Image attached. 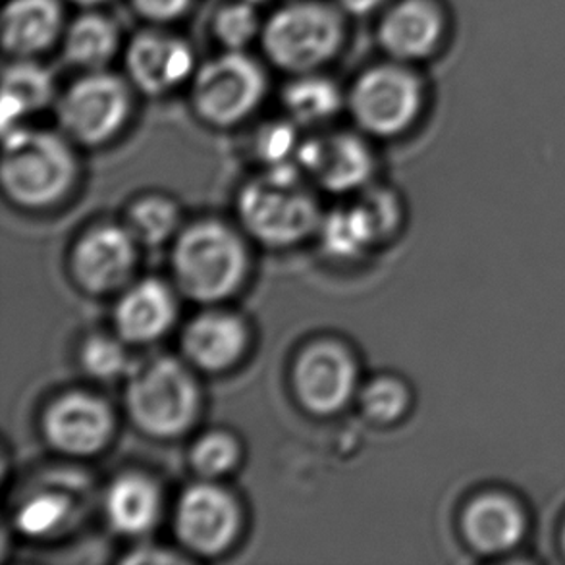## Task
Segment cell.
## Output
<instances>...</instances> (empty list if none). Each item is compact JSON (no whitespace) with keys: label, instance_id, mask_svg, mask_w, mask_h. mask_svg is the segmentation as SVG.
I'll return each instance as SVG.
<instances>
[{"label":"cell","instance_id":"cell-3","mask_svg":"<svg viewBox=\"0 0 565 565\" xmlns=\"http://www.w3.org/2000/svg\"><path fill=\"white\" fill-rule=\"evenodd\" d=\"M299 170L296 162L268 167L263 177L252 180L239 193V221L263 244H298L321 226V209Z\"/></svg>","mask_w":565,"mask_h":565},{"label":"cell","instance_id":"cell-33","mask_svg":"<svg viewBox=\"0 0 565 565\" xmlns=\"http://www.w3.org/2000/svg\"><path fill=\"white\" fill-rule=\"evenodd\" d=\"M348 18L367 20L371 15L381 14L388 7L390 0H334Z\"/></svg>","mask_w":565,"mask_h":565},{"label":"cell","instance_id":"cell-31","mask_svg":"<svg viewBox=\"0 0 565 565\" xmlns=\"http://www.w3.org/2000/svg\"><path fill=\"white\" fill-rule=\"evenodd\" d=\"M68 513L66 500L56 494H39L23 505L15 518V525L25 535H46L61 525Z\"/></svg>","mask_w":565,"mask_h":565},{"label":"cell","instance_id":"cell-10","mask_svg":"<svg viewBox=\"0 0 565 565\" xmlns=\"http://www.w3.org/2000/svg\"><path fill=\"white\" fill-rule=\"evenodd\" d=\"M242 525V513L228 490L199 482L180 497L174 531L185 551L213 558L228 551Z\"/></svg>","mask_w":565,"mask_h":565},{"label":"cell","instance_id":"cell-32","mask_svg":"<svg viewBox=\"0 0 565 565\" xmlns=\"http://www.w3.org/2000/svg\"><path fill=\"white\" fill-rule=\"evenodd\" d=\"M131 12L146 25L170 28L190 14L195 0H128Z\"/></svg>","mask_w":565,"mask_h":565},{"label":"cell","instance_id":"cell-11","mask_svg":"<svg viewBox=\"0 0 565 565\" xmlns=\"http://www.w3.org/2000/svg\"><path fill=\"white\" fill-rule=\"evenodd\" d=\"M291 386L307 412L332 415L350 404L358 386V365L348 348L321 340L299 353Z\"/></svg>","mask_w":565,"mask_h":565},{"label":"cell","instance_id":"cell-30","mask_svg":"<svg viewBox=\"0 0 565 565\" xmlns=\"http://www.w3.org/2000/svg\"><path fill=\"white\" fill-rule=\"evenodd\" d=\"M298 124L291 122L288 116L282 120L265 124L255 136V151L259 154L260 161L268 167L296 162V153L301 143L298 139Z\"/></svg>","mask_w":565,"mask_h":565},{"label":"cell","instance_id":"cell-19","mask_svg":"<svg viewBox=\"0 0 565 565\" xmlns=\"http://www.w3.org/2000/svg\"><path fill=\"white\" fill-rule=\"evenodd\" d=\"M177 313L172 288L157 278H146L134 284L116 303V332L128 344H149L167 334Z\"/></svg>","mask_w":565,"mask_h":565},{"label":"cell","instance_id":"cell-13","mask_svg":"<svg viewBox=\"0 0 565 565\" xmlns=\"http://www.w3.org/2000/svg\"><path fill=\"white\" fill-rule=\"evenodd\" d=\"M115 430V417L105 399L70 392L54 399L43 415L46 443L61 454L85 458L107 446Z\"/></svg>","mask_w":565,"mask_h":565},{"label":"cell","instance_id":"cell-26","mask_svg":"<svg viewBox=\"0 0 565 565\" xmlns=\"http://www.w3.org/2000/svg\"><path fill=\"white\" fill-rule=\"evenodd\" d=\"M180 213L170 199L149 195L139 199L128 214V230L138 244L161 245L178 228Z\"/></svg>","mask_w":565,"mask_h":565},{"label":"cell","instance_id":"cell-34","mask_svg":"<svg viewBox=\"0 0 565 565\" xmlns=\"http://www.w3.org/2000/svg\"><path fill=\"white\" fill-rule=\"evenodd\" d=\"M68 4H74V7L79 8V10H84V8H103L105 4H108L110 0H66Z\"/></svg>","mask_w":565,"mask_h":565},{"label":"cell","instance_id":"cell-24","mask_svg":"<svg viewBox=\"0 0 565 565\" xmlns=\"http://www.w3.org/2000/svg\"><path fill=\"white\" fill-rule=\"evenodd\" d=\"M319 232L324 252L338 259H353L365 252L369 245L382 239L375 214L369 209L365 199L358 205L337 209L322 216Z\"/></svg>","mask_w":565,"mask_h":565},{"label":"cell","instance_id":"cell-4","mask_svg":"<svg viewBox=\"0 0 565 565\" xmlns=\"http://www.w3.org/2000/svg\"><path fill=\"white\" fill-rule=\"evenodd\" d=\"M172 273L185 298L199 303L230 298L247 276L244 242L222 222H198L178 236Z\"/></svg>","mask_w":565,"mask_h":565},{"label":"cell","instance_id":"cell-21","mask_svg":"<svg viewBox=\"0 0 565 565\" xmlns=\"http://www.w3.org/2000/svg\"><path fill=\"white\" fill-rule=\"evenodd\" d=\"M161 510V489L147 475L118 477L105 498L108 523L120 535H146L157 525Z\"/></svg>","mask_w":565,"mask_h":565},{"label":"cell","instance_id":"cell-27","mask_svg":"<svg viewBox=\"0 0 565 565\" xmlns=\"http://www.w3.org/2000/svg\"><path fill=\"white\" fill-rule=\"evenodd\" d=\"M360 404L369 419L390 425L399 419L409 405V392L394 376H379L360 392Z\"/></svg>","mask_w":565,"mask_h":565},{"label":"cell","instance_id":"cell-9","mask_svg":"<svg viewBox=\"0 0 565 565\" xmlns=\"http://www.w3.org/2000/svg\"><path fill=\"white\" fill-rule=\"evenodd\" d=\"M124 76L143 97H164L188 87L198 70L195 51L188 39L169 28L146 25L124 45Z\"/></svg>","mask_w":565,"mask_h":565},{"label":"cell","instance_id":"cell-2","mask_svg":"<svg viewBox=\"0 0 565 565\" xmlns=\"http://www.w3.org/2000/svg\"><path fill=\"white\" fill-rule=\"evenodd\" d=\"M2 131V185L8 198L25 209H43L61 201L77 177L72 141L62 131L23 124Z\"/></svg>","mask_w":565,"mask_h":565},{"label":"cell","instance_id":"cell-18","mask_svg":"<svg viewBox=\"0 0 565 565\" xmlns=\"http://www.w3.org/2000/svg\"><path fill=\"white\" fill-rule=\"evenodd\" d=\"M124 45L122 28L113 15L103 8H84L66 23L58 51L68 68L97 72L110 68Z\"/></svg>","mask_w":565,"mask_h":565},{"label":"cell","instance_id":"cell-16","mask_svg":"<svg viewBox=\"0 0 565 565\" xmlns=\"http://www.w3.org/2000/svg\"><path fill=\"white\" fill-rule=\"evenodd\" d=\"M66 0H8L0 33L8 58H41L61 45Z\"/></svg>","mask_w":565,"mask_h":565},{"label":"cell","instance_id":"cell-22","mask_svg":"<svg viewBox=\"0 0 565 565\" xmlns=\"http://www.w3.org/2000/svg\"><path fill=\"white\" fill-rule=\"evenodd\" d=\"M463 531L473 548L484 554H498L520 543L525 533V518L520 505L510 498L484 494L467 508Z\"/></svg>","mask_w":565,"mask_h":565},{"label":"cell","instance_id":"cell-20","mask_svg":"<svg viewBox=\"0 0 565 565\" xmlns=\"http://www.w3.org/2000/svg\"><path fill=\"white\" fill-rule=\"evenodd\" d=\"M58 87L41 58H8L2 70V130L54 107Z\"/></svg>","mask_w":565,"mask_h":565},{"label":"cell","instance_id":"cell-8","mask_svg":"<svg viewBox=\"0 0 565 565\" xmlns=\"http://www.w3.org/2000/svg\"><path fill=\"white\" fill-rule=\"evenodd\" d=\"M423 107V85L404 62L369 64L345 89V110L358 130L373 138H396L409 130Z\"/></svg>","mask_w":565,"mask_h":565},{"label":"cell","instance_id":"cell-12","mask_svg":"<svg viewBox=\"0 0 565 565\" xmlns=\"http://www.w3.org/2000/svg\"><path fill=\"white\" fill-rule=\"evenodd\" d=\"M363 136L340 130L303 139L296 164L332 193L358 190L367 184L375 170L373 151Z\"/></svg>","mask_w":565,"mask_h":565},{"label":"cell","instance_id":"cell-7","mask_svg":"<svg viewBox=\"0 0 565 565\" xmlns=\"http://www.w3.org/2000/svg\"><path fill=\"white\" fill-rule=\"evenodd\" d=\"M201 394L190 369L174 358H154L131 369L126 407L139 430L154 438L184 435L199 415Z\"/></svg>","mask_w":565,"mask_h":565},{"label":"cell","instance_id":"cell-15","mask_svg":"<svg viewBox=\"0 0 565 565\" xmlns=\"http://www.w3.org/2000/svg\"><path fill=\"white\" fill-rule=\"evenodd\" d=\"M443 33V12L433 0H394L376 22V43L382 53L404 64L428 58Z\"/></svg>","mask_w":565,"mask_h":565},{"label":"cell","instance_id":"cell-23","mask_svg":"<svg viewBox=\"0 0 565 565\" xmlns=\"http://www.w3.org/2000/svg\"><path fill=\"white\" fill-rule=\"evenodd\" d=\"M284 115L298 126H321L345 110V89L324 72L288 76L280 89Z\"/></svg>","mask_w":565,"mask_h":565},{"label":"cell","instance_id":"cell-1","mask_svg":"<svg viewBox=\"0 0 565 565\" xmlns=\"http://www.w3.org/2000/svg\"><path fill=\"white\" fill-rule=\"evenodd\" d=\"M348 20L334 0L284 2L263 22L260 51L286 76L324 72L344 51Z\"/></svg>","mask_w":565,"mask_h":565},{"label":"cell","instance_id":"cell-35","mask_svg":"<svg viewBox=\"0 0 565 565\" xmlns=\"http://www.w3.org/2000/svg\"><path fill=\"white\" fill-rule=\"evenodd\" d=\"M245 2H252L255 7H263V4H267L268 0H245Z\"/></svg>","mask_w":565,"mask_h":565},{"label":"cell","instance_id":"cell-17","mask_svg":"<svg viewBox=\"0 0 565 565\" xmlns=\"http://www.w3.org/2000/svg\"><path fill=\"white\" fill-rule=\"evenodd\" d=\"M249 332L237 315L206 311L193 319L182 334V350L191 365L205 373H221L244 358Z\"/></svg>","mask_w":565,"mask_h":565},{"label":"cell","instance_id":"cell-5","mask_svg":"<svg viewBox=\"0 0 565 565\" xmlns=\"http://www.w3.org/2000/svg\"><path fill=\"white\" fill-rule=\"evenodd\" d=\"M270 87L268 70L247 51H221L199 62L191 77L190 107L201 122L228 130L252 118Z\"/></svg>","mask_w":565,"mask_h":565},{"label":"cell","instance_id":"cell-25","mask_svg":"<svg viewBox=\"0 0 565 565\" xmlns=\"http://www.w3.org/2000/svg\"><path fill=\"white\" fill-rule=\"evenodd\" d=\"M263 22L259 7L245 0H226L214 10L209 30L221 51H247L259 41Z\"/></svg>","mask_w":565,"mask_h":565},{"label":"cell","instance_id":"cell-29","mask_svg":"<svg viewBox=\"0 0 565 565\" xmlns=\"http://www.w3.org/2000/svg\"><path fill=\"white\" fill-rule=\"evenodd\" d=\"M128 365V353L115 338L93 337L82 348V367L93 379L113 381L122 376Z\"/></svg>","mask_w":565,"mask_h":565},{"label":"cell","instance_id":"cell-36","mask_svg":"<svg viewBox=\"0 0 565 565\" xmlns=\"http://www.w3.org/2000/svg\"><path fill=\"white\" fill-rule=\"evenodd\" d=\"M564 546H565V533H564Z\"/></svg>","mask_w":565,"mask_h":565},{"label":"cell","instance_id":"cell-14","mask_svg":"<svg viewBox=\"0 0 565 565\" xmlns=\"http://www.w3.org/2000/svg\"><path fill=\"white\" fill-rule=\"evenodd\" d=\"M138 263V242L116 224L89 230L72 253V275L79 288L95 296L110 294L131 278Z\"/></svg>","mask_w":565,"mask_h":565},{"label":"cell","instance_id":"cell-6","mask_svg":"<svg viewBox=\"0 0 565 565\" xmlns=\"http://www.w3.org/2000/svg\"><path fill=\"white\" fill-rule=\"evenodd\" d=\"M136 93L128 77L110 68L77 72L54 103L56 122L72 143L105 146L130 122Z\"/></svg>","mask_w":565,"mask_h":565},{"label":"cell","instance_id":"cell-28","mask_svg":"<svg viewBox=\"0 0 565 565\" xmlns=\"http://www.w3.org/2000/svg\"><path fill=\"white\" fill-rule=\"evenodd\" d=\"M237 461H239L237 440L222 430L201 436L191 450V466L209 481L230 473L237 466Z\"/></svg>","mask_w":565,"mask_h":565}]
</instances>
